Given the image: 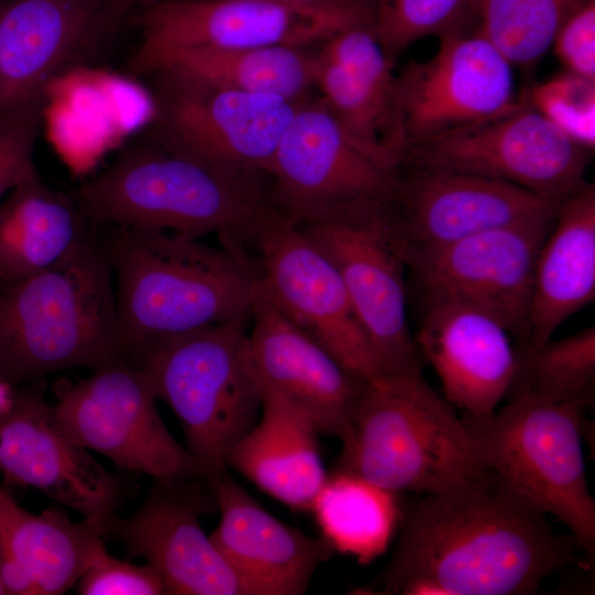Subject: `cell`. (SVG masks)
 <instances>
[{
    "label": "cell",
    "mask_w": 595,
    "mask_h": 595,
    "mask_svg": "<svg viewBox=\"0 0 595 595\" xmlns=\"http://www.w3.org/2000/svg\"><path fill=\"white\" fill-rule=\"evenodd\" d=\"M572 534L495 472L411 504L386 569L358 594L529 595L581 561Z\"/></svg>",
    "instance_id": "1"
},
{
    "label": "cell",
    "mask_w": 595,
    "mask_h": 595,
    "mask_svg": "<svg viewBox=\"0 0 595 595\" xmlns=\"http://www.w3.org/2000/svg\"><path fill=\"white\" fill-rule=\"evenodd\" d=\"M108 246L122 361L139 366L169 339L251 317L260 288L248 251L138 229H118Z\"/></svg>",
    "instance_id": "2"
},
{
    "label": "cell",
    "mask_w": 595,
    "mask_h": 595,
    "mask_svg": "<svg viewBox=\"0 0 595 595\" xmlns=\"http://www.w3.org/2000/svg\"><path fill=\"white\" fill-rule=\"evenodd\" d=\"M142 134L76 191L88 221L198 239L215 234L223 246L247 250L273 208L269 174L219 166Z\"/></svg>",
    "instance_id": "3"
},
{
    "label": "cell",
    "mask_w": 595,
    "mask_h": 595,
    "mask_svg": "<svg viewBox=\"0 0 595 595\" xmlns=\"http://www.w3.org/2000/svg\"><path fill=\"white\" fill-rule=\"evenodd\" d=\"M119 361L112 264L97 234L45 271L0 281V375L9 383Z\"/></svg>",
    "instance_id": "4"
},
{
    "label": "cell",
    "mask_w": 595,
    "mask_h": 595,
    "mask_svg": "<svg viewBox=\"0 0 595 595\" xmlns=\"http://www.w3.org/2000/svg\"><path fill=\"white\" fill-rule=\"evenodd\" d=\"M334 469L388 491L430 494L468 478L466 425L421 371L365 380Z\"/></svg>",
    "instance_id": "5"
},
{
    "label": "cell",
    "mask_w": 595,
    "mask_h": 595,
    "mask_svg": "<svg viewBox=\"0 0 595 595\" xmlns=\"http://www.w3.org/2000/svg\"><path fill=\"white\" fill-rule=\"evenodd\" d=\"M247 321H231L169 339L139 364L158 400L175 413L187 450L206 476L227 468L232 447L262 407Z\"/></svg>",
    "instance_id": "6"
},
{
    "label": "cell",
    "mask_w": 595,
    "mask_h": 595,
    "mask_svg": "<svg viewBox=\"0 0 595 595\" xmlns=\"http://www.w3.org/2000/svg\"><path fill=\"white\" fill-rule=\"evenodd\" d=\"M580 409L527 394L488 418L465 415L470 448L488 468L570 530L587 563L595 556V500L583 456Z\"/></svg>",
    "instance_id": "7"
},
{
    "label": "cell",
    "mask_w": 595,
    "mask_h": 595,
    "mask_svg": "<svg viewBox=\"0 0 595 595\" xmlns=\"http://www.w3.org/2000/svg\"><path fill=\"white\" fill-rule=\"evenodd\" d=\"M295 223L335 267L385 374L421 371L407 268L383 201L358 199Z\"/></svg>",
    "instance_id": "8"
},
{
    "label": "cell",
    "mask_w": 595,
    "mask_h": 595,
    "mask_svg": "<svg viewBox=\"0 0 595 595\" xmlns=\"http://www.w3.org/2000/svg\"><path fill=\"white\" fill-rule=\"evenodd\" d=\"M56 423L88 451L117 467L158 482L206 476L201 463L170 433L143 372L119 361L77 381L53 385Z\"/></svg>",
    "instance_id": "9"
},
{
    "label": "cell",
    "mask_w": 595,
    "mask_h": 595,
    "mask_svg": "<svg viewBox=\"0 0 595 595\" xmlns=\"http://www.w3.org/2000/svg\"><path fill=\"white\" fill-rule=\"evenodd\" d=\"M147 76L156 117L144 132L234 170L268 174L277 145L304 100L229 89L169 68Z\"/></svg>",
    "instance_id": "10"
},
{
    "label": "cell",
    "mask_w": 595,
    "mask_h": 595,
    "mask_svg": "<svg viewBox=\"0 0 595 595\" xmlns=\"http://www.w3.org/2000/svg\"><path fill=\"white\" fill-rule=\"evenodd\" d=\"M554 215L439 246L399 245L422 306L459 304L480 310L526 344L534 263Z\"/></svg>",
    "instance_id": "11"
},
{
    "label": "cell",
    "mask_w": 595,
    "mask_h": 595,
    "mask_svg": "<svg viewBox=\"0 0 595 595\" xmlns=\"http://www.w3.org/2000/svg\"><path fill=\"white\" fill-rule=\"evenodd\" d=\"M261 294L354 376L386 375L329 259L292 219L272 208L250 245Z\"/></svg>",
    "instance_id": "12"
},
{
    "label": "cell",
    "mask_w": 595,
    "mask_h": 595,
    "mask_svg": "<svg viewBox=\"0 0 595 595\" xmlns=\"http://www.w3.org/2000/svg\"><path fill=\"white\" fill-rule=\"evenodd\" d=\"M589 154L522 97L494 117L408 148L400 163L468 172L561 202L586 183Z\"/></svg>",
    "instance_id": "13"
},
{
    "label": "cell",
    "mask_w": 595,
    "mask_h": 595,
    "mask_svg": "<svg viewBox=\"0 0 595 595\" xmlns=\"http://www.w3.org/2000/svg\"><path fill=\"white\" fill-rule=\"evenodd\" d=\"M377 8L350 2L296 6L277 0H169L140 9L131 21L139 50L316 47L357 25H374Z\"/></svg>",
    "instance_id": "14"
},
{
    "label": "cell",
    "mask_w": 595,
    "mask_h": 595,
    "mask_svg": "<svg viewBox=\"0 0 595 595\" xmlns=\"http://www.w3.org/2000/svg\"><path fill=\"white\" fill-rule=\"evenodd\" d=\"M439 37L431 58L396 74L401 158L419 142L494 117L518 100L513 65L474 24Z\"/></svg>",
    "instance_id": "15"
},
{
    "label": "cell",
    "mask_w": 595,
    "mask_h": 595,
    "mask_svg": "<svg viewBox=\"0 0 595 595\" xmlns=\"http://www.w3.org/2000/svg\"><path fill=\"white\" fill-rule=\"evenodd\" d=\"M396 170L360 149L323 98L312 95L274 151L268 171L271 203L279 214L301 221L358 199L386 201Z\"/></svg>",
    "instance_id": "16"
},
{
    "label": "cell",
    "mask_w": 595,
    "mask_h": 595,
    "mask_svg": "<svg viewBox=\"0 0 595 595\" xmlns=\"http://www.w3.org/2000/svg\"><path fill=\"white\" fill-rule=\"evenodd\" d=\"M217 510L205 476L153 480L144 501L127 518L116 513L104 539L121 543L131 558H143L172 595H257L230 566L201 524Z\"/></svg>",
    "instance_id": "17"
},
{
    "label": "cell",
    "mask_w": 595,
    "mask_h": 595,
    "mask_svg": "<svg viewBox=\"0 0 595 595\" xmlns=\"http://www.w3.org/2000/svg\"><path fill=\"white\" fill-rule=\"evenodd\" d=\"M0 473L7 485L33 487L104 529L128 484L100 465L56 423L42 381L14 390L0 418Z\"/></svg>",
    "instance_id": "18"
},
{
    "label": "cell",
    "mask_w": 595,
    "mask_h": 595,
    "mask_svg": "<svg viewBox=\"0 0 595 595\" xmlns=\"http://www.w3.org/2000/svg\"><path fill=\"white\" fill-rule=\"evenodd\" d=\"M561 202L496 178L408 162L397 166L383 201L401 247L439 246L552 216Z\"/></svg>",
    "instance_id": "19"
},
{
    "label": "cell",
    "mask_w": 595,
    "mask_h": 595,
    "mask_svg": "<svg viewBox=\"0 0 595 595\" xmlns=\"http://www.w3.org/2000/svg\"><path fill=\"white\" fill-rule=\"evenodd\" d=\"M155 117L150 86L88 63L57 75L42 96L41 128L74 176L88 174L108 154L140 137Z\"/></svg>",
    "instance_id": "20"
},
{
    "label": "cell",
    "mask_w": 595,
    "mask_h": 595,
    "mask_svg": "<svg viewBox=\"0 0 595 595\" xmlns=\"http://www.w3.org/2000/svg\"><path fill=\"white\" fill-rule=\"evenodd\" d=\"M115 22L106 0L2 2L0 112L41 107L47 84L87 63Z\"/></svg>",
    "instance_id": "21"
},
{
    "label": "cell",
    "mask_w": 595,
    "mask_h": 595,
    "mask_svg": "<svg viewBox=\"0 0 595 595\" xmlns=\"http://www.w3.org/2000/svg\"><path fill=\"white\" fill-rule=\"evenodd\" d=\"M250 318L249 349L262 393L299 413L318 434L342 440L365 380L346 370L261 292Z\"/></svg>",
    "instance_id": "22"
},
{
    "label": "cell",
    "mask_w": 595,
    "mask_h": 595,
    "mask_svg": "<svg viewBox=\"0 0 595 595\" xmlns=\"http://www.w3.org/2000/svg\"><path fill=\"white\" fill-rule=\"evenodd\" d=\"M206 479L220 513L209 537L230 566L257 595L306 593L316 569L335 552L327 541L273 517L228 469Z\"/></svg>",
    "instance_id": "23"
},
{
    "label": "cell",
    "mask_w": 595,
    "mask_h": 595,
    "mask_svg": "<svg viewBox=\"0 0 595 595\" xmlns=\"http://www.w3.org/2000/svg\"><path fill=\"white\" fill-rule=\"evenodd\" d=\"M316 89L347 136L396 169L402 148L393 60L371 25L348 28L317 46Z\"/></svg>",
    "instance_id": "24"
},
{
    "label": "cell",
    "mask_w": 595,
    "mask_h": 595,
    "mask_svg": "<svg viewBox=\"0 0 595 595\" xmlns=\"http://www.w3.org/2000/svg\"><path fill=\"white\" fill-rule=\"evenodd\" d=\"M495 317L459 304L423 307L415 346L442 383L444 398L467 416L488 418L508 396L516 348Z\"/></svg>",
    "instance_id": "25"
},
{
    "label": "cell",
    "mask_w": 595,
    "mask_h": 595,
    "mask_svg": "<svg viewBox=\"0 0 595 595\" xmlns=\"http://www.w3.org/2000/svg\"><path fill=\"white\" fill-rule=\"evenodd\" d=\"M595 298V186L585 183L558 206L536 259L529 334L537 347Z\"/></svg>",
    "instance_id": "26"
},
{
    "label": "cell",
    "mask_w": 595,
    "mask_h": 595,
    "mask_svg": "<svg viewBox=\"0 0 595 595\" xmlns=\"http://www.w3.org/2000/svg\"><path fill=\"white\" fill-rule=\"evenodd\" d=\"M317 431L277 398L262 393L261 416L232 447L227 468L295 511H309L327 472Z\"/></svg>",
    "instance_id": "27"
},
{
    "label": "cell",
    "mask_w": 595,
    "mask_h": 595,
    "mask_svg": "<svg viewBox=\"0 0 595 595\" xmlns=\"http://www.w3.org/2000/svg\"><path fill=\"white\" fill-rule=\"evenodd\" d=\"M93 227L74 197L46 185L34 170L0 205V281H20L58 264Z\"/></svg>",
    "instance_id": "28"
},
{
    "label": "cell",
    "mask_w": 595,
    "mask_h": 595,
    "mask_svg": "<svg viewBox=\"0 0 595 595\" xmlns=\"http://www.w3.org/2000/svg\"><path fill=\"white\" fill-rule=\"evenodd\" d=\"M307 48H138L133 68L142 75L175 69L229 89L301 100L316 89L317 53Z\"/></svg>",
    "instance_id": "29"
},
{
    "label": "cell",
    "mask_w": 595,
    "mask_h": 595,
    "mask_svg": "<svg viewBox=\"0 0 595 595\" xmlns=\"http://www.w3.org/2000/svg\"><path fill=\"white\" fill-rule=\"evenodd\" d=\"M104 540L99 524L73 522L55 508L31 513L0 487V559L15 561L28 573L35 595H61L76 585Z\"/></svg>",
    "instance_id": "30"
},
{
    "label": "cell",
    "mask_w": 595,
    "mask_h": 595,
    "mask_svg": "<svg viewBox=\"0 0 595 595\" xmlns=\"http://www.w3.org/2000/svg\"><path fill=\"white\" fill-rule=\"evenodd\" d=\"M309 511L334 551L361 563L386 550L399 515L397 494L338 469L327 474Z\"/></svg>",
    "instance_id": "31"
},
{
    "label": "cell",
    "mask_w": 595,
    "mask_h": 595,
    "mask_svg": "<svg viewBox=\"0 0 595 595\" xmlns=\"http://www.w3.org/2000/svg\"><path fill=\"white\" fill-rule=\"evenodd\" d=\"M516 374L508 396L527 394L580 410L595 399V326L531 347L516 348Z\"/></svg>",
    "instance_id": "32"
},
{
    "label": "cell",
    "mask_w": 595,
    "mask_h": 595,
    "mask_svg": "<svg viewBox=\"0 0 595 595\" xmlns=\"http://www.w3.org/2000/svg\"><path fill=\"white\" fill-rule=\"evenodd\" d=\"M588 0H473L474 26L512 64L530 67Z\"/></svg>",
    "instance_id": "33"
},
{
    "label": "cell",
    "mask_w": 595,
    "mask_h": 595,
    "mask_svg": "<svg viewBox=\"0 0 595 595\" xmlns=\"http://www.w3.org/2000/svg\"><path fill=\"white\" fill-rule=\"evenodd\" d=\"M473 0H383L372 25L376 37L394 60L429 35L441 36L473 23Z\"/></svg>",
    "instance_id": "34"
},
{
    "label": "cell",
    "mask_w": 595,
    "mask_h": 595,
    "mask_svg": "<svg viewBox=\"0 0 595 595\" xmlns=\"http://www.w3.org/2000/svg\"><path fill=\"white\" fill-rule=\"evenodd\" d=\"M524 98L574 143L589 152L594 150V79L564 71L533 85Z\"/></svg>",
    "instance_id": "35"
},
{
    "label": "cell",
    "mask_w": 595,
    "mask_h": 595,
    "mask_svg": "<svg viewBox=\"0 0 595 595\" xmlns=\"http://www.w3.org/2000/svg\"><path fill=\"white\" fill-rule=\"evenodd\" d=\"M82 595H166V586L150 564H133L109 554L105 542L94 552L79 576Z\"/></svg>",
    "instance_id": "36"
},
{
    "label": "cell",
    "mask_w": 595,
    "mask_h": 595,
    "mask_svg": "<svg viewBox=\"0 0 595 595\" xmlns=\"http://www.w3.org/2000/svg\"><path fill=\"white\" fill-rule=\"evenodd\" d=\"M41 107L0 112V198L35 169Z\"/></svg>",
    "instance_id": "37"
},
{
    "label": "cell",
    "mask_w": 595,
    "mask_h": 595,
    "mask_svg": "<svg viewBox=\"0 0 595 595\" xmlns=\"http://www.w3.org/2000/svg\"><path fill=\"white\" fill-rule=\"evenodd\" d=\"M551 47L565 71L595 80V0H588L563 22Z\"/></svg>",
    "instance_id": "38"
},
{
    "label": "cell",
    "mask_w": 595,
    "mask_h": 595,
    "mask_svg": "<svg viewBox=\"0 0 595 595\" xmlns=\"http://www.w3.org/2000/svg\"><path fill=\"white\" fill-rule=\"evenodd\" d=\"M169 0H106L111 17L118 21L120 18L134 13L149 6Z\"/></svg>",
    "instance_id": "39"
},
{
    "label": "cell",
    "mask_w": 595,
    "mask_h": 595,
    "mask_svg": "<svg viewBox=\"0 0 595 595\" xmlns=\"http://www.w3.org/2000/svg\"><path fill=\"white\" fill-rule=\"evenodd\" d=\"M277 1L285 2L290 4H296V6H326V4H335V3L359 2V3L372 4L379 9L383 0H277Z\"/></svg>",
    "instance_id": "40"
},
{
    "label": "cell",
    "mask_w": 595,
    "mask_h": 595,
    "mask_svg": "<svg viewBox=\"0 0 595 595\" xmlns=\"http://www.w3.org/2000/svg\"><path fill=\"white\" fill-rule=\"evenodd\" d=\"M14 390L12 385L3 379L0 375V418L7 412L11 405Z\"/></svg>",
    "instance_id": "41"
},
{
    "label": "cell",
    "mask_w": 595,
    "mask_h": 595,
    "mask_svg": "<svg viewBox=\"0 0 595 595\" xmlns=\"http://www.w3.org/2000/svg\"><path fill=\"white\" fill-rule=\"evenodd\" d=\"M0 595H7L2 580H1V575H0Z\"/></svg>",
    "instance_id": "42"
},
{
    "label": "cell",
    "mask_w": 595,
    "mask_h": 595,
    "mask_svg": "<svg viewBox=\"0 0 595 595\" xmlns=\"http://www.w3.org/2000/svg\"><path fill=\"white\" fill-rule=\"evenodd\" d=\"M3 0H0V4L2 3Z\"/></svg>",
    "instance_id": "43"
}]
</instances>
